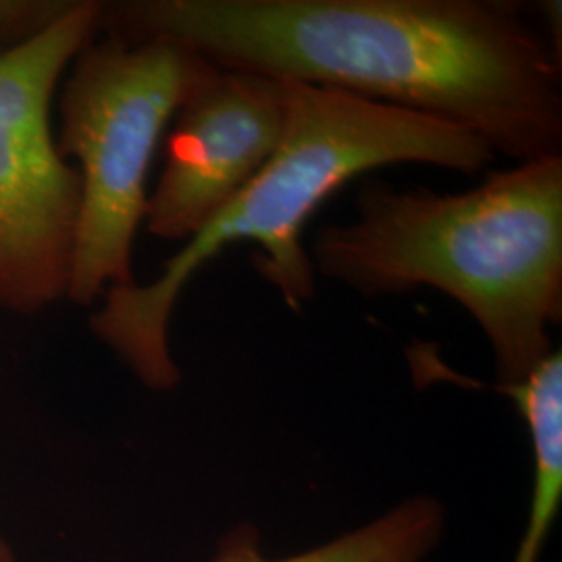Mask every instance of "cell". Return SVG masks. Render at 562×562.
<instances>
[{"label":"cell","instance_id":"6da1fadb","mask_svg":"<svg viewBox=\"0 0 562 562\" xmlns=\"http://www.w3.org/2000/svg\"><path fill=\"white\" fill-rule=\"evenodd\" d=\"M101 27L446 121L515 162L562 155L561 46L515 0H125Z\"/></svg>","mask_w":562,"mask_h":562},{"label":"cell","instance_id":"7a4b0ae2","mask_svg":"<svg viewBox=\"0 0 562 562\" xmlns=\"http://www.w3.org/2000/svg\"><path fill=\"white\" fill-rule=\"evenodd\" d=\"M283 81L288 117L273 157L183 241L155 280L111 288L90 317L92 334L148 390L169 392L180 383L169 341L173 311L194 276L229 246L257 244V273L296 311L317 292L302 232L348 181L402 162L480 173L496 159L482 138L446 121L331 88Z\"/></svg>","mask_w":562,"mask_h":562},{"label":"cell","instance_id":"3957f363","mask_svg":"<svg viewBox=\"0 0 562 562\" xmlns=\"http://www.w3.org/2000/svg\"><path fill=\"white\" fill-rule=\"evenodd\" d=\"M315 273L364 299L431 288L490 344L501 383L554 352L562 322V155L517 162L464 192L367 181L357 217L317 232Z\"/></svg>","mask_w":562,"mask_h":562},{"label":"cell","instance_id":"277c9868","mask_svg":"<svg viewBox=\"0 0 562 562\" xmlns=\"http://www.w3.org/2000/svg\"><path fill=\"white\" fill-rule=\"evenodd\" d=\"M57 146L78 161L80 222L67 299L90 306L136 283L132 255L146 180L167 125L213 63L161 36L101 30L71 63Z\"/></svg>","mask_w":562,"mask_h":562},{"label":"cell","instance_id":"5b68a950","mask_svg":"<svg viewBox=\"0 0 562 562\" xmlns=\"http://www.w3.org/2000/svg\"><path fill=\"white\" fill-rule=\"evenodd\" d=\"M99 0H71L34 36L0 50V308L67 299L81 183L59 153L50 104L60 76L102 25Z\"/></svg>","mask_w":562,"mask_h":562},{"label":"cell","instance_id":"8992f818","mask_svg":"<svg viewBox=\"0 0 562 562\" xmlns=\"http://www.w3.org/2000/svg\"><path fill=\"white\" fill-rule=\"evenodd\" d=\"M285 117V81L213 65L173 117L161 178L146 202L148 234L192 238L273 157Z\"/></svg>","mask_w":562,"mask_h":562},{"label":"cell","instance_id":"52a82bcc","mask_svg":"<svg viewBox=\"0 0 562 562\" xmlns=\"http://www.w3.org/2000/svg\"><path fill=\"white\" fill-rule=\"evenodd\" d=\"M442 531L440 503L415 496L375 521L285 559H267L252 529H236L223 540L213 562H423Z\"/></svg>","mask_w":562,"mask_h":562},{"label":"cell","instance_id":"ba28073f","mask_svg":"<svg viewBox=\"0 0 562 562\" xmlns=\"http://www.w3.org/2000/svg\"><path fill=\"white\" fill-rule=\"evenodd\" d=\"M496 390L517 404L533 448V496L529 525L515 562H538L562 498V355L554 350L519 382Z\"/></svg>","mask_w":562,"mask_h":562},{"label":"cell","instance_id":"9c48e42d","mask_svg":"<svg viewBox=\"0 0 562 562\" xmlns=\"http://www.w3.org/2000/svg\"><path fill=\"white\" fill-rule=\"evenodd\" d=\"M71 0H0V50L34 36L59 18Z\"/></svg>","mask_w":562,"mask_h":562},{"label":"cell","instance_id":"30bf717a","mask_svg":"<svg viewBox=\"0 0 562 562\" xmlns=\"http://www.w3.org/2000/svg\"><path fill=\"white\" fill-rule=\"evenodd\" d=\"M0 562H15L13 552H11V548L7 546V542L2 540V536H0Z\"/></svg>","mask_w":562,"mask_h":562}]
</instances>
